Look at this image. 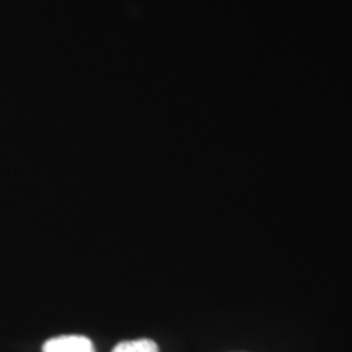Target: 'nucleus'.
<instances>
[{
    "instance_id": "f257e3e1",
    "label": "nucleus",
    "mask_w": 352,
    "mask_h": 352,
    "mask_svg": "<svg viewBox=\"0 0 352 352\" xmlns=\"http://www.w3.org/2000/svg\"><path fill=\"white\" fill-rule=\"evenodd\" d=\"M43 352H95V347L88 338L70 334V336H57L46 341Z\"/></svg>"
},
{
    "instance_id": "f03ea898",
    "label": "nucleus",
    "mask_w": 352,
    "mask_h": 352,
    "mask_svg": "<svg viewBox=\"0 0 352 352\" xmlns=\"http://www.w3.org/2000/svg\"><path fill=\"white\" fill-rule=\"evenodd\" d=\"M113 352H158V346L152 340H135L120 342Z\"/></svg>"
}]
</instances>
